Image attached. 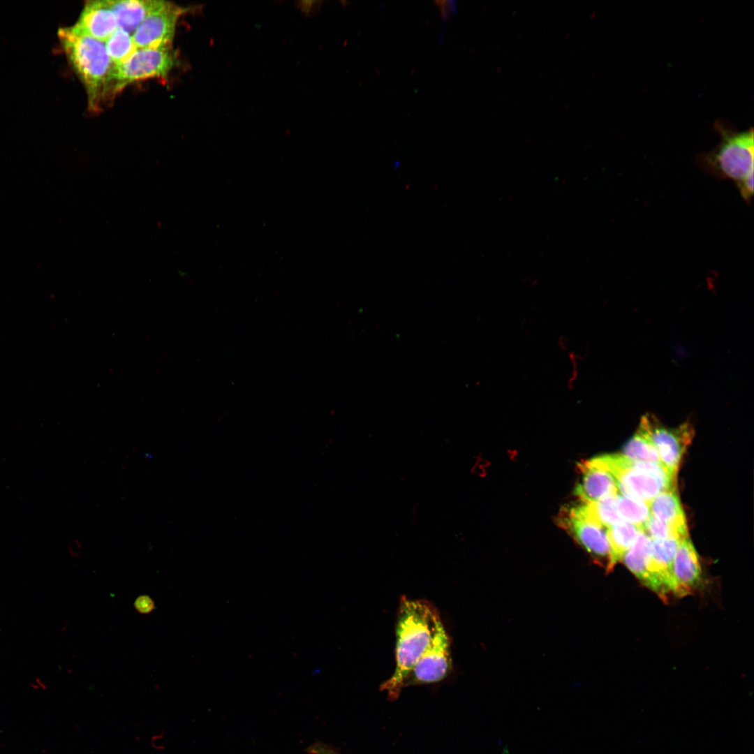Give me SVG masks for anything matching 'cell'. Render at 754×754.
I'll return each mask as SVG.
<instances>
[{
	"label": "cell",
	"mask_w": 754,
	"mask_h": 754,
	"mask_svg": "<svg viewBox=\"0 0 754 754\" xmlns=\"http://www.w3.org/2000/svg\"><path fill=\"white\" fill-rule=\"evenodd\" d=\"M74 25L89 36L104 43L118 28L108 0L87 1Z\"/></svg>",
	"instance_id": "4fadbf2b"
},
{
	"label": "cell",
	"mask_w": 754,
	"mask_h": 754,
	"mask_svg": "<svg viewBox=\"0 0 754 754\" xmlns=\"http://www.w3.org/2000/svg\"><path fill=\"white\" fill-rule=\"evenodd\" d=\"M651 547L646 563V586L660 598L671 593V575L673 560L681 540L651 538Z\"/></svg>",
	"instance_id": "30bf717a"
},
{
	"label": "cell",
	"mask_w": 754,
	"mask_h": 754,
	"mask_svg": "<svg viewBox=\"0 0 754 754\" xmlns=\"http://www.w3.org/2000/svg\"><path fill=\"white\" fill-rule=\"evenodd\" d=\"M738 189L746 201H749L753 194V172L737 183Z\"/></svg>",
	"instance_id": "cb8c5ba5"
},
{
	"label": "cell",
	"mask_w": 754,
	"mask_h": 754,
	"mask_svg": "<svg viewBox=\"0 0 754 754\" xmlns=\"http://www.w3.org/2000/svg\"><path fill=\"white\" fill-rule=\"evenodd\" d=\"M715 125L720 142L714 149L699 156V164L716 177L737 183L753 172V130L739 132L721 122Z\"/></svg>",
	"instance_id": "277c9868"
},
{
	"label": "cell",
	"mask_w": 754,
	"mask_h": 754,
	"mask_svg": "<svg viewBox=\"0 0 754 754\" xmlns=\"http://www.w3.org/2000/svg\"><path fill=\"white\" fill-rule=\"evenodd\" d=\"M577 466L581 478L575 488V495L582 503L597 501L619 493L614 478L597 457L582 461Z\"/></svg>",
	"instance_id": "8fae6325"
},
{
	"label": "cell",
	"mask_w": 754,
	"mask_h": 754,
	"mask_svg": "<svg viewBox=\"0 0 754 754\" xmlns=\"http://www.w3.org/2000/svg\"><path fill=\"white\" fill-rule=\"evenodd\" d=\"M320 3L318 1H301L297 2V6L305 15H311L318 11Z\"/></svg>",
	"instance_id": "484cf974"
},
{
	"label": "cell",
	"mask_w": 754,
	"mask_h": 754,
	"mask_svg": "<svg viewBox=\"0 0 754 754\" xmlns=\"http://www.w3.org/2000/svg\"><path fill=\"white\" fill-rule=\"evenodd\" d=\"M134 607L139 613L147 614L154 609L155 605L151 597L147 595H142L135 599Z\"/></svg>",
	"instance_id": "603a6c76"
},
{
	"label": "cell",
	"mask_w": 754,
	"mask_h": 754,
	"mask_svg": "<svg viewBox=\"0 0 754 754\" xmlns=\"http://www.w3.org/2000/svg\"><path fill=\"white\" fill-rule=\"evenodd\" d=\"M702 569L697 553L690 540H681L675 554L671 575V593L684 596L693 591L701 580Z\"/></svg>",
	"instance_id": "7c38bea8"
},
{
	"label": "cell",
	"mask_w": 754,
	"mask_h": 754,
	"mask_svg": "<svg viewBox=\"0 0 754 754\" xmlns=\"http://www.w3.org/2000/svg\"><path fill=\"white\" fill-rule=\"evenodd\" d=\"M615 505L622 521L637 526L641 531H643L646 522L651 516L647 503L624 496L619 492L616 496Z\"/></svg>",
	"instance_id": "ac0fdd59"
},
{
	"label": "cell",
	"mask_w": 754,
	"mask_h": 754,
	"mask_svg": "<svg viewBox=\"0 0 754 754\" xmlns=\"http://www.w3.org/2000/svg\"><path fill=\"white\" fill-rule=\"evenodd\" d=\"M61 45L75 73L82 82L91 111H98L114 64L105 43L73 25L58 31Z\"/></svg>",
	"instance_id": "7a4b0ae2"
},
{
	"label": "cell",
	"mask_w": 754,
	"mask_h": 754,
	"mask_svg": "<svg viewBox=\"0 0 754 754\" xmlns=\"http://www.w3.org/2000/svg\"><path fill=\"white\" fill-rule=\"evenodd\" d=\"M616 494L607 496L594 502L582 503L586 515L592 521L606 529L623 522L616 509L615 500Z\"/></svg>",
	"instance_id": "ffe728a7"
},
{
	"label": "cell",
	"mask_w": 754,
	"mask_h": 754,
	"mask_svg": "<svg viewBox=\"0 0 754 754\" xmlns=\"http://www.w3.org/2000/svg\"><path fill=\"white\" fill-rule=\"evenodd\" d=\"M558 524L569 531L575 541L595 559L605 560L607 566L609 545L607 529L586 515L582 504L563 508L559 515Z\"/></svg>",
	"instance_id": "9c48e42d"
},
{
	"label": "cell",
	"mask_w": 754,
	"mask_h": 754,
	"mask_svg": "<svg viewBox=\"0 0 754 754\" xmlns=\"http://www.w3.org/2000/svg\"><path fill=\"white\" fill-rule=\"evenodd\" d=\"M651 541V538L646 533L640 531L622 559L630 572L645 586L647 582L646 563Z\"/></svg>",
	"instance_id": "e0dca14e"
},
{
	"label": "cell",
	"mask_w": 754,
	"mask_h": 754,
	"mask_svg": "<svg viewBox=\"0 0 754 754\" xmlns=\"http://www.w3.org/2000/svg\"><path fill=\"white\" fill-rule=\"evenodd\" d=\"M155 2L156 0H108L114 13L118 28L131 35L145 19Z\"/></svg>",
	"instance_id": "9a60e30c"
},
{
	"label": "cell",
	"mask_w": 754,
	"mask_h": 754,
	"mask_svg": "<svg viewBox=\"0 0 754 754\" xmlns=\"http://www.w3.org/2000/svg\"><path fill=\"white\" fill-rule=\"evenodd\" d=\"M654 445L662 465L675 478L677 472L687 447L692 441L693 425L686 422L674 428L661 424L654 416L644 415L640 423Z\"/></svg>",
	"instance_id": "52a82bcc"
},
{
	"label": "cell",
	"mask_w": 754,
	"mask_h": 754,
	"mask_svg": "<svg viewBox=\"0 0 754 754\" xmlns=\"http://www.w3.org/2000/svg\"><path fill=\"white\" fill-rule=\"evenodd\" d=\"M395 669L380 686L391 700H396L410 672L429 644L438 623V609L424 599L402 596L397 614Z\"/></svg>",
	"instance_id": "6da1fadb"
},
{
	"label": "cell",
	"mask_w": 754,
	"mask_h": 754,
	"mask_svg": "<svg viewBox=\"0 0 754 754\" xmlns=\"http://www.w3.org/2000/svg\"><path fill=\"white\" fill-rule=\"evenodd\" d=\"M648 505L653 517L672 526L687 538L685 515L674 488L662 491Z\"/></svg>",
	"instance_id": "5bb4252c"
},
{
	"label": "cell",
	"mask_w": 754,
	"mask_h": 754,
	"mask_svg": "<svg viewBox=\"0 0 754 754\" xmlns=\"http://www.w3.org/2000/svg\"><path fill=\"white\" fill-rule=\"evenodd\" d=\"M622 454L636 461L661 464L658 452L650 438L640 426L636 433L626 443Z\"/></svg>",
	"instance_id": "d6986e66"
},
{
	"label": "cell",
	"mask_w": 754,
	"mask_h": 754,
	"mask_svg": "<svg viewBox=\"0 0 754 754\" xmlns=\"http://www.w3.org/2000/svg\"><path fill=\"white\" fill-rule=\"evenodd\" d=\"M451 670L450 639L441 620L427 649L408 675L404 687L440 681Z\"/></svg>",
	"instance_id": "ba28073f"
},
{
	"label": "cell",
	"mask_w": 754,
	"mask_h": 754,
	"mask_svg": "<svg viewBox=\"0 0 754 754\" xmlns=\"http://www.w3.org/2000/svg\"><path fill=\"white\" fill-rule=\"evenodd\" d=\"M642 532L650 538L656 540L686 538L677 529L658 520L651 515L646 522Z\"/></svg>",
	"instance_id": "7402d4cb"
},
{
	"label": "cell",
	"mask_w": 754,
	"mask_h": 754,
	"mask_svg": "<svg viewBox=\"0 0 754 754\" xmlns=\"http://www.w3.org/2000/svg\"><path fill=\"white\" fill-rule=\"evenodd\" d=\"M614 478L619 492L649 503L663 490L674 488V479L660 463L636 461L622 454L599 456Z\"/></svg>",
	"instance_id": "3957f363"
},
{
	"label": "cell",
	"mask_w": 754,
	"mask_h": 754,
	"mask_svg": "<svg viewBox=\"0 0 754 754\" xmlns=\"http://www.w3.org/2000/svg\"><path fill=\"white\" fill-rule=\"evenodd\" d=\"M307 752L309 754H338L329 746L320 742H317L311 745L308 748Z\"/></svg>",
	"instance_id": "4316f807"
},
{
	"label": "cell",
	"mask_w": 754,
	"mask_h": 754,
	"mask_svg": "<svg viewBox=\"0 0 754 754\" xmlns=\"http://www.w3.org/2000/svg\"><path fill=\"white\" fill-rule=\"evenodd\" d=\"M173 48L137 49L124 62L114 65L108 77L105 96H114L133 82L149 78H165L177 64Z\"/></svg>",
	"instance_id": "5b68a950"
},
{
	"label": "cell",
	"mask_w": 754,
	"mask_h": 754,
	"mask_svg": "<svg viewBox=\"0 0 754 754\" xmlns=\"http://www.w3.org/2000/svg\"><path fill=\"white\" fill-rule=\"evenodd\" d=\"M105 46L114 65L124 62L137 50L132 35L119 28L107 39Z\"/></svg>",
	"instance_id": "44dd1931"
},
{
	"label": "cell",
	"mask_w": 754,
	"mask_h": 754,
	"mask_svg": "<svg viewBox=\"0 0 754 754\" xmlns=\"http://www.w3.org/2000/svg\"><path fill=\"white\" fill-rule=\"evenodd\" d=\"M190 10L170 1L156 0L152 9L132 34L137 49L172 48L177 21Z\"/></svg>",
	"instance_id": "8992f818"
},
{
	"label": "cell",
	"mask_w": 754,
	"mask_h": 754,
	"mask_svg": "<svg viewBox=\"0 0 754 754\" xmlns=\"http://www.w3.org/2000/svg\"><path fill=\"white\" fill-rule=\"evenodd\" d=\"M438 8L441 17L447 20L457 10V2L452 0H438L434 1Z\"/></svg>",
	"instance_id": "d4e9b609"
},
{
	"label": "cell",
	"mask_w": 754,
	"mask_h": 754,
	"mask_svg": "<svg viewBox=\"0 0 754 754\" xmlns=\"http://www.w3.org/2000/svg\"><path fill=\"white\" fill-rule=\"evenodd\" d=\"M640 531L637 526L623 521L607 529L609 545V559L606 567L607 572L612 571L615 565L623 559Z\"/></svg>",
	"instance_id": "2e32d148"
}]
</instances>
